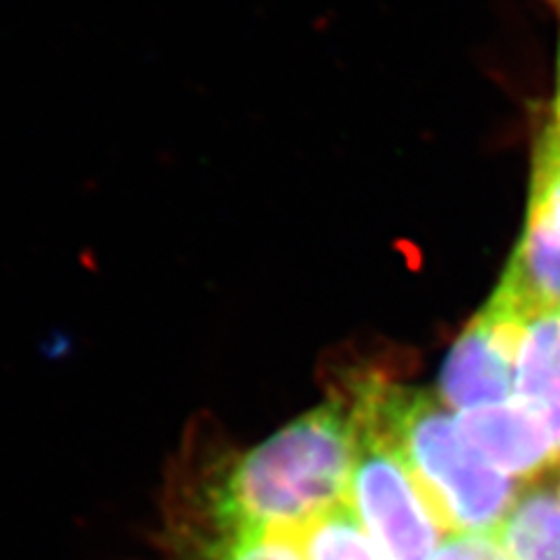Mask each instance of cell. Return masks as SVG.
I'll use <instances>...</instances> for the list:
<instances>
[{
  "label": "cell",
  "mask_w": 560,
  "mask_h": 560,
  "mask_svg": "<svg viewBox=\"0 0 560 560\" xmlns=\"http://www.w3.org/2000/svg\"><path fill=\"white\" fill-rule=\"evenodd\" d=\"M455 423L481 458L516 481L533 479L558 463L547 428L516 397L463 411Z\"/></svg>",
  "instance_id": "8992f818"
},
{
  "label": "cell",
  "mask_w": 560,
  "mask_h": 560,
  "mask_svg": "<svg viewBox=\"0 0 560 560\" xmlns=\"http://www.w3.org/2000/svg\"><path fill=\"white\" fill-rule=\"evenodd\" d=\"M498 537L512 560H560V493L545 483L525 488Z\"/></svg>",
  "instance_id": "ba28073f"
},
{
  "label": "cell",
  "mask_w": 560,
  "mask_h": 560,
  "mask_svg": "<svg viewBox=\"0 0 560 560\" xmlns=\"http://www.w3.org/2000/svg\"><path fill=\"white\" fill-rule=\"evenodd\" d=\"M523 323L490 296L453 343L442 366L440 399L446 409L463 413L516 395V350Z\"/></svg>",
  "instance_id": "5b68a950"
},
{
  "label": "cell",
  "mask_w": 560,
  "mask_h": 560,
  "mask_svg": "<svg viewBox=\"0 0 560 560\" xmlns=\"http://www.w3.org/2000/svg\"><path fill=\"white\" fill-rule=\"evenodd\" d=\"M294 535L304 560H385L348 504L308 521Z\"/></svg>",
  "instance_id": "9c48e42d"
},
{
  "label": "cell",
  "mask_w": 560,
  "mask_h": 560,
  "mask_svg": "<svg viewBox=\"0 0 560 560\" xmlns=\"http://www.w3.org/2000/svg\"><path fill=\"white\" fill-rule=\"evenodd\" d=\"M432 560H512L498 533H451Z\"/></svg>",
  "instance_id": "8fae6325"
},
{
  "label": "cell",
  "mask_w": 560,
  "mask_h": 560,
  "mask_svg": "<svg viewBox=\"0 0 560 560\" xmlns=\"http://www.w3.org/2000/svg\"><path fill=\"white\" fill-rule=\"evenodd\" d=\"M490 296L521 320L560 311V129L553 125L537 136L523 230Z\"/></svg>",
  "instance_id": "277c9868"
},
{
  "label": "cell",
  "mask_w": 560,
  "mask_h": 560,
  "mask_svg": "<svg viewBox=\"0 0 560 560\" xmlns=\"http://www.w3.org/2000/svg\"><path fill=\"white\" fill-rule=\"evenodd\" d=\"M549 125L560 129V40H558V68H556V92L551 103V121Z\"/></svg>",
  "instance_id": "7c38bea8"
},
{
  "label": "cell",
  "mask_w": 560,
  "mask_h": 560,
  "mask_svg": "<svg viewBox=\"0 0 560 560\" xmlns=\"http://www.w3.org/2000/svg\"><path fill=\"white\" fill-rule=\"evenodd\" d=\"M353 411L399 453L444 530H500L521 495L518 481L463 440L442 399L370 378L355 388Z\"/></svg>",
  "instance_id": "7a4b0ae2"
},
{
  "label": "cell",
  "mask_w": 560,
  "mask_h": 560,
  "mask_svg": "<svg viewBox=\"0 0 560 560\" xmlns=\"http://www.w3.org/2000/svg\"><path fill=\"white\" fill-rule=\"evenodd\" d=\"M360 428L343 399L294 418L224 467L208 495V530H288L348 500Z\"/></svg>",
  "instance_id": "6da1fadb"
},
{
  "label": "cell",
  "mask_w": 560,
  "mask_h": 560,
  "mask_svg": "<svg viewBox=\"0 0 560 560\" xmlns=\"http://www.w3.org/2000/svg\"><path fill=\"white\" fill-rule=\"evenodd\" d=\"M558 493H560V486H558Z\"/></svg>",
  "instance_id": "5bb4252c"
},
{
  "label": "cell",
  "mask_w": 560,
  "mask_h": 560,
  "mask_svg": "<svg viewBox=\"0 0 560 560\" xmlns=\"http://www.w3.org/2000/svg\"><path fill=\"white\" fill-rule=\"evenodd\" d=\"M358 458L346 504L385 560H432L442 545V523L432 514L399 453L370 425L358 420Z\"/></svg>",
  "instance_id": "3957f363"
},
{
  "label": "cell",
  "mask_w": 560,
  "mask_h": 560,
  "mask_svg": "<svg viewBox=\"0 0 560 560\" xmlns=\"http://www.w3.org/2000/svg\"><path fill=\"white\" fill-rule=\"evenodd\" d=\"M547 428L560 460V311L523 323L516 350V395Z\"/></svg>",
  "instance_id": "52a82bcc"
},
{
  "label": "cell",
  "mask_w": 560,
  "mask_h": 560,
  "mask_svg": "<svg viewBox=\"0 0 560 560\" xmlns=\"http://www.w3.org/2000/svg\"><path fill=\"white\" fill-rule=\"evenodd\" d=\"M197 541L199 560H304L288 530H208Z\"/></svg>",
  "instance_id": "30bf717a"
},
{
  "label": "cell",
  "mask_w": 560,
  "mask_h": 560,
  "mask_svg": "<svg viewBox=\"0 0 560 560\" xmlns=\"http://www.w3.org/2000/svg\"><path fill=\"white\" fill-rule=\"evenodd\" d=\"M551 3H556V8H558V12H560V0H551Z\"/></svg>",
  "instance_id": "4fadbf2b"
}]
</instances>
